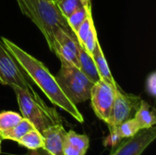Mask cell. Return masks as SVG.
Returning a JSON list of instances; mask_svg holds the SVG:
<instances>
[{"label":"cell","mask_w":156,"mask_h":155,"mask_svg":"<svg viewBox=\"0 0 156 155\" xmlns=\"http://www.w3.org/2000/svg\"><path fill=\"white\" fill-rule=\"evenodd\" d=\"M33 129H36L34 127V125L28 120L23 118L12 129L1 133L0 138L2 140H11V141H14V142H17L26 133H27L28 132H30Z\"/></svg>","instance_id":"obj_14"},{"label":"cell","mask_w":156,"mask_h":155,"mask_svg":"<svg viewBox=\"0 0 156 155\" xmlns=\"http://www.w3.org/2000/svg\"><path fill=\"white\" fill-rule=\"evenodd\" d=\"M99 43V40H98V36H97V31H96V28H95V26L93 25L91 29H90V32L89 34V36L87 37L82 48L90 55H92L97 44Z\"/></svg>","instance_id":"obj_22"},{"label":"cell","mask_w":156,"mask_h":155,"mask_svg":"<svg viewBox=\"0 0 156 155\" xmlns=\"http://www.w3.org/2000/svg\"><path fill=\"white\" fill-rule=\"evenodd\" d=\"M92 58L93 60L96 64L99 75L101 77V79L106 81L107 83H109L110 85L113 86V87H117L118 84L116 83L114 78L112 77V74L109 69V65L107 63L106 58L102 52V49L100 46V43L97 44L93 53H92Z\"/></svg>","instance_id":"obj_11"},{"label":"cell","mask_w":156,"mask_h":155,"mask_svg":"<svg viewBox=\"0 0 156 155\" xmlns=\"http://www.w3.org/2000/svg\"><path fill=\"white\" fill-rule=\"evenodd\" d=\"M0 72L4 77L6 85L11 88L18 87L28 91H34L31 85L28 83L24 73L21 71L18 64L8 52L0 39Z\"/></svg>","instance_id":"obj_7"},{"label":"cell","mask_w":156,"mask_h":155,"mask_svg":"<svg viewBox=\"0 0 156 155\" xmlns=\"http://www.w3.org/2000/svg\"><path fill=\"white\" fill-rule=\"evenodd\" d=\"M123 139H122L119 134L117 133L116 130L115 129H110V135L109 137L104 141V145L105 146H108V145H111L112 147L115 148Z\"/></svg>","instance_id":"obj_23"},{"label":"cell","mask_w":156,"mask_h":155,"mask_svg":"<svg viewBox=\"0 0 156 155\" xmlns=\"http://www.w3.org/2000/svg\"><path fill=\"white\" fill-rule=\"evenodd\" d=\"M1 40L18 66L30 79H32L50 102L68 112L77 122L82 123L84 122L82 114L80 112L77 106L64 94L58 84L56 78L49 72L48 68L41 61L26 52L11 40L5 37H2Z\"/></svg>","instance_id":"obj_1"},{"label":"cell","mask_w":156,"mask_h":155,"mask_svg":"<svg viewBox=\"0 0 156 155\" xmlns=\"http://www.w3.org/2000/svg\"><path fill=\"white\" fill-rule=\"evenodd\" d=\"M155 138L156 129L154 126L149 129L140 130L133 137L122 141L110 155H142Z\"/></svg>","instance_id":"obj_8"},{"label":"cell","mask_w":156,"mask_h":155,"mask_svg":"<svg viewBox=\"0 0 156 155\" xmlns=\"http://www.w3.org/2000/svg\"><path fill=\"white\" fill-rule=\"evenodd\" d=\"M89 14H91V12H88L84 6H81L67 17V22L74 34L76 33L79 26L82 24V22L87 18Z\"/></svg>","instance_id":"obj_19"},{"label":"cell","mask_w":156,"mask_h":155,"mask_svg":"<svg viewBox=\"0 0 156 155\" xmlns=\"http://www.w3.org/2000/svg\"><path fill=\"white\" fill-rule=\"evenodd\" d=\"M52 1H54V2H56V3H57V0H52Z\"/></svg>","instance_id":"obj_31"},{"label":"cell","mask_w":156,"mask_h":155,"mask_svg":"<svg viewBox=\"0 0 156 155\" xmlns=\"http://www.w3.org/2000/svg\"><path fill=\"white\" fill-rule=\"evenodd\" d=\"M57 4L62 15L66 18L69 16H70L74 11H76L78 8L83 6L80 0H61Z\"/></svg>","instance_id":"obj_21"},{"label":"cell","mask_w":156,"mask_h":155,"mask_svg":"<svg viewBox=\"0 0 156 155\" xmlns=\"http://www.w3.org/2000/svg\"><path fill=\"white\" fill-rule=\"evenodd\" d=\"M16 1L22 13L29 17L41 31L51 51H53L54 36L58 29L76 38V35L70 29L67 18L62 15L56 2L52 0Z\"/></svg>","instance_id":"obj_2"},{"label":"cell","mask_w":156,"mask_h":155,"mask_svg":"<svg viewBox=\"0 0 156 155\" xmlns=\"http://www.w3.org/2000/svg\"><path fill=\"white\" fill-rule=\"evenodd\" d=\"M141 100L142 99L140 97L125 93L119 86H117L115 89V97L111 119L108 123L109 128H116L123 122L133 118L140 106Z\"/></svg>","instance_id":"obj_6"},{"label":"cell","mask_w":156,"mask_h":155,"mask_svg":"<svg viewBox=\"0 0 156 155\" xmlns=\"http://www.w3.org/2000/svg\"><path fill=\"white\" fill-rule=\"evenodd\" d=\"M44 140L43 149L52 155H64L67 132L62 123L49 126L41 132Z\"/></svg>","instance_id":"obj_10"},{"label":"cell","mask_w":156,"mask_h":155,"mask_svg":"<svg viewBox=\"0 0 156 155\" xmlns=\"http://www.w3.org/2000/svg\"><path fill=\"white\" fill-rule=\"evenodd\" d=\"M0 84H2V85H6V82H5V79H4V77L2 76L1 72H0Z\"/></svg>","instance_id":"obj_28"},{"label":"cell","mask_w":156,"mask_h":155,"mask_svg":"<svg viewBox=\"0 0 156 155\" xmlns=\"http://www.w3.org/2000/svg\"><path fill=\"white\" fill-rule=\"evenodd\" d=\"M64 155H86V153L80 151V149L66 142L64 146Z\"/></svg>","instance_id":"obj_25"},{"label":"cell","mask_w":156,"mask_h":155,"mask_svg":"<svg viewBox=\"0 0 156 155\" xmlns=\"http://www.w3.org/2000/svg\"><path fill=\"white\" fill-rule=\"evenodd\" d=\"M79 61H80V69L92 82L95 83L101 79V77L99 75L92 56L89 54L80 45L79 47Z\"/></svg>","instance_id":"obj_13"},{"label":"cell","mask_w":156,"mask_h":155,"mask_svg":"<svg viewBox=\"0 0 156 155\" xmlns=\"http://www.w3.org/2000/svg\"><path fill=\"white\" fill-rule=\"evenodd\" d=\"M61 0H57V3H58V2H60Z\"/></svg>","instance_id":"obj_30"},{"label":"cell","mask_w":156,"mask_h":155,"mask_svg":"<svg viewBox=\"0 0 156 155\" xmlns=\"http://www.w3.org/2000/svg\"><path fill=\"white\" fill-rule=\"evenodd\" d=\"M116 88L100 79L94 83L90 91L91 107L96 116L107 124L111 119Z\"/></svg>","instance_id":"obj_5"},{"label":"cell","mask_w":156,"mask_h":155,"mask_svg":"<svg viewBox=\"0 0 156 155\" xmlns=\"http://www.w3.org/2000/svg\"><path fill=\"white\" fill-rule=\"evenodd\" d=\"M146 90L152 96L155 97L156 94V75L153 72L151 75L148 76L146 80Z\"/></svg>","instance_id":"obj_24"},{"label":"cell","mask_w":156,"mask_h":155,"mask_svg":"<svg viewBox=\"0 0 156 155\" xmlns=\"http://www.w3.org/2000/svg\"><path fill=\"white\" fill-rule=\"evenodd\" d=\"M24 155H52L44 149H37V150H28V152Z\"/></svg>","instance_id":"obj_26"},{"label":"cell","mask_w":156,"mask_h":155,"mask_svg":"<svg viewBox=\"0 0 156 155\" xmlns=\"http://www.w3.org/2000/svg\"><path fill=\"white\" fill-rule=\"evenodd\" d=\"M133 118L138 123L141 130L152 128L156 123L154 109L152 108L149 103H147L144 100H141L140 106L136 111Z\"/></svg>","instance_id":"obj_12"},{"label":"cell","mask_w":156,"mask_h":155,"mask_svg":"<svg viewBox=\"0 0 156 155\" xmlns=\"http://www.w3.org/2000/svg\"><path fill=\"white\" fill-rule=\"evenodd\" d=\"M93 25H94V22H93V18H92V14H89L87 18L82 22V24L77 29V31L75 33L76 38H77L78 43L81 47L83 46L87 37L89 36L90 29H91Z\"/></svg>","instance_id":"obj_20"},{"label":"cell","mask_w":156,"mask_h":155,"mask_svg":"<svg viewBox=\"0 0 156 155\" xmlns=\"http://www.w3.org/2000/svg\"><path fill=\"white\" fill-rule=\"evenodd\" d=\"M66 142L84 153H87L89 146H90V140L87 135L79 134L72 130L69 132H67Z\"/></svg>","instance_id":"obj_18"},{"label":"cell","mask_w":156,"mask_h":155,"mask_svg":"<svg viewBox=\"0 0 156 155\" xmlns=\"http://www.w3.org/2000/svg\"><path fill=\"white\" fill-rule=\"evenodd\" d=\"M82 3V5L85 7V9L88 12H91V1L90 0H80Z\"/></svg>","instance_id":"obj_27"},{"label":"cell","mask_w":156,"mask_h":155,"mask_svg":"<svg viewBox=\"0 0 156 155\" xmlns=\"http://www.w3.org/2000/svg\"><path fill=\"white\" fill-rule=\"evenodd\" d=\"M16 93L21 116L28 120L40 132L54 124L62 123L55 109L45 104L41 98L34 91H28L18 87L12 88Z\"/></svg>","instance_id":"obj_3"},{"label":"cell","mask_w":156,"mask_h":155,"mask_svg":"<svg viewBox=\"0 0 156 155\" xmlns=\"http://www.w3.org/2000/svg\"><path fill=\"white\" fill-rule=\"evenodd\" d=\"M1 142H2V139L0 138V153H1Z\"/></svg>","instance_id":"obj_29"},{"label":"cell","mask_w":156,"mask_h":155,"mask_svg":"<svg viewBox=\"0 0 156 155\" xmlns=\"http://www.w3.org/2000/svg\"><path fill=\"white\" fill-rule=\"evenodd\" d=\"M19 145L27 148V150H37L43 149L44 140L40 132L37 129H33L27 133H26L21 139L16 142Z\"/></svg>","instance_id":"obj_15"},{"label":"cell","mask_w":156,"mask_h":155,"mask_svg":"<svg viewBox=\"0 0 156 155\" xmlns=\"http://www.w3.org/2000/svg\"><path fill=\"white\" fill-rule=\"evenodd\" d=\"M79 47L80 44L77 39L62 29H58L55 33L52 52L58 57L60 62L68 63L80 69Z\"/></svg>","instance_id":"obj_9"},{"label":"cell","mask_w":156,"mask_h":155,"mask_svg":"<svg viewBox=\"0 0 156 155\" xmlns=\"http://www.w3.org/2000/svg\"><path fill=\"white\" fill-rule=\"evenodd\" d=\"M113 129L116 130L117 133L119 134V136L122 139L131 138L141 130L138 123L134 120V118H131V119L123 122L119 126H117L116 128H113Z\"/></svg>","instance_id":"obj_17"},{"label":"cell","mask_w":156,"mask_h":155,"mask_svg":"<svg viewBox=\"0 0 156 155\" xmlns=\"http://www.w3.org/2000/svg\"><path fill=\"white\" fill-rule=\"evenodd\" d=\"M23 117L15 111H3L0 113V134L16 126Z\"/></svg>","instance_id":"obj_16"},{"label":"cell","mask_w":156,"mask_h":155,"mask_svg":"<svg viewBox=\"0 0 156 155\" xmlns=\"http://www.w3.org/2000/svg\"><path fill=\"white\" fill-rule=\"evenodd\" d=\"M55 78L64 94L75 105L90 100L94 82L79 68L61 62L60 70Z\"/></svg>","instance_id":"obj_4"}]
</instances>
